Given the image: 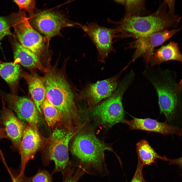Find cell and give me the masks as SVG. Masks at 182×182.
I'll use <instances>...</instances> for the list:
<instances>
[{
	"instance_id": "1",
	"label": "cell",
	"mask_w": 182,
	"mask_h": 182,
	"mask_svg": "<svg viewBox=\"0 0 182 182\" xmlns=\"http://www.w3.org/2000/svg\"><path fill=\"white\" fill-rule=\"evenodd\" d=\"M43 79L46 98L60 112L66 128L71 130L78 128L80 112L77 93L63 74L54 69L48 72Z\"/></svg>"
},
{
	"instance_id": "2",
	"label": "cell",
	"mask_w": 182,
	"mask_h": 182,
	"mask_svg": "<svg viewBox=\"0 0 182 182\" xmlns=\"http://www.w3.org/2000/svg\"><path fill=\"white\" fill-rule=\"evenodd\" d=\"M164 1L156 11L146 16L124 17L116 24L117 33H126L136 38L149 35L169 28L175 29L181 17L175 14V9L168 8Z\"/></svg>"
},
{
	"instance_id": "3",
	"label": "cell",
	"mask_w": 182,
	"mask_h": 182,
	"mask_svg": "<svg viewBox=\"0 0 182 182\" xmlns=\"http://www.w3.org/2000/svg\"><path fill=\"white\" fill-rule=\"evenodd\" d=\"M70 150L79 161V166L89 173L94 171L100 173L107 170L105 152L113 151L111 147L99 140L94 132L87 130L77 134Z\"/></svg>"
},
{
	"instance_id": "4",
	"label": "cell",
	"mask_w": 182,
	"mask_h": 182,
	"mask_svg": "<svg viewBox=\"0 0 182 182\" xmlns=\"http://www.w3.org/2000/svg\"><path fill=\"white\" fill-rule=\"evenodd\" d=\"M168 71H162L147 67L143 72L144 75L153 86L157 94L161 113L165 116L169 122L174 119L179 99L178 94L173 91L176 83Z\"/></svg>"
},
{
	"instance_id": "5",
	"label": "cell",
	"mask_w": 182,
	"mask_h": 182,
	"mask_svg": "<svg viewBox=\"0 0 182 182\" xmlns=\"http://www.w3.org/2000/svg\"><path fill=\"white\" fill-rule=\"evenodd\" d=\"M134 77V73L130 71L119 83L110 97L93 108L92 114L100 124L110 127L122 122L124 116L122 98Z\"/></svg>"
},
{
	"instance_id": "6",
	"label": "cell",
	"mask_w": 182,
	"mask_h": 182,
	"mask_svg": "<svg viewBox=\"0 0 182 182\" xmlns=\"http://www.w3.org/2000/svg\"><path fill=\"white\" fill-rule=\"evenodd\" d=\"M10 23L20 44L41 59L49 55V39L43 36L32 27L24 11L11 14Z\"/></svg>"
},
{
	"instance_id": "7",
	"label": "cell",
	"mask_w": 182,
	"mask_h": 182,
	"mask_svg": "<svg viewBox=\"0 0 182 182\" xmlns=\"http://www.w3.org/2000/svg\"><path fill=\"white\" fill-rule=\"evenodd\" d=\"M79 129L71 131L56 127L51 135L45 158L48 161H53L55 170L63 174L69 169V143Z\"/></svg>"
},
{
	"instance_id": "8",
	"label": "cell",
	"mask_w": 182,
	"mask_h": 182,
	"mask_svg": "<svg viewBox=\"0 0 182 182\" xmlns=\"http://www.w3.org/2000/svg\"><path fill=\"white\" fill-rule=\"evenodd\" d=\"M32 27L49 39L61 35V30L67 27L80 28L81 24L73 21L65 14L53 11H38L29 18Z\"/></svg>"
},
{
	"instance_id": "9",
	"label": "cell",
	"mask_w": 182,
	"mask_h": 182,
	"mask_svg": "<svg viewBox=\"0 0 182 182\" xmlns=\"http://www.w3.org/2000/svg\"><path fill=\"white\" fill-rule=\"evenodd\" d=\"M80 28L86 34L96 47L98 61L105 63L108 55L115 51L113 40L117 37L116 29L100 26L95 21L81 24Z\"/></svg>"
},
{
	"instance_id": "10",
	"label": "cell",
	"mask_w": 182,
	"mask_h": 182,
	"mask_svg": "<svg viewBox=\"0 0 182 182\" xmlns=\"http://www.w3.org/2000/svg\"><path fill=\"white\" fill-rule=\"evenodd\" d=\"M124 67L118 74L107 79L88 84L78 91V100H85L90 107H94L102 100L110 97L119 84V79Z\"/></svg>"
},
{
	"instance_id": "11",
	"label": "cell",
	"mask_w": 182,
	"mask_h": 182,
	"mask_svg": "<svg viewBox=\"0 0 182 182\" xmlns=\"http://www.w3.org/2000/svg\"><path fill=\"white\" fill-rule=\"evenodd\" d=\"M182 30V26L177 29H166L148 36L136 38L132 45V47L135 50L131 60L128 64L129 65L139 58L143 57L145 62L148 64L150 58L154 52V49L162 44Z\"/></svg>"
},
{
	"instance_id": "12",
	"label": "cell",
	"mask_w": 182,
	"mask_h": 182,
	"mask_svg": "<svg viewBox=\"0 0 182 182\" xmlns=\"http://www.w3.org/2000/svg\"><path fill=\"white\" fill-rule=\"evenodd\" d=\"M44 142L37 126L29 124L24 131L19 149L21 156V173H24L27 163L33 158Z\"/></svg>"
},
{
	"instance_id": "13",
	"label": "cell",
	"mask_w": 182,
	"mask_h": 182,
	"mask_svg": "<svg viewBox=\"0 0 182 182\" xmlns=\"http://www.w3.org/2000/svg\"><path fill=\"white\" fill-rule=\"evenodd\" d=\"M6 99L10 108L19 119L29 124L37 126L41 121L38 111L35 104L27 98L11 94Z\"/></svg>"
},
{
	"instance_id": "14",
	"label": "cell",
	"mask_w": 182,
	"mask_h": 182,
	"mask_svg": "<svg viewBox=\"0 0 182 182\" xmlns=\"http://www.w3.org/2000/svg\"><path fill=\"white\" fill-rule=\"evenodd\" d=\"M122 122L128 125L130 130L154 132L164 135L176 134L179 136L182 135V128L169 125L166 121L161 122L156 120L149 118L133 117L130 120L124 119Z\"/></svg>"
},
{
	"instance_id": "15",
	"label": "cell",
	"mask_w": 182,
	"mask_h": 182,
	"mask_svg": "<svg viewBox=\"0 0 182 182\" xmlns=\"http://www.w3.org/2000/svg\"><path fill=\"white\" fill-rule=\"evenodd\" d=\"M3 103L2 117L5 130L14 146L19 150L24 131L27 126Z\"/></svg>"
},
{
	"instance_id": "16",
	"label": "cell",
	"mask_w": 182,
	"mask_h": 182,
	"mask_svg": "<svg viewBox=\"0 0 182 182\" xmlns=\"http://www.w3.org/2000/svg\"><path fill=\"white\" fill-rule=\"evenodd\" d=\"M15 62L29 69H37L42 72L48 71L41 62V58L29 49L24 47L15 38L12 42Z\"/></svg>"
},
{
	"instance_id": "17",
	"label": "cell",
	"mask_w": 182,
	"mask_h": 182,
	"mask_svg": "<svg viewBox=\"0 0 182 182\" xmlns=\"http://www.w3.org/2000/svg\"><path fill=\"white\" fill-rule=\"evenodd\" d=\"M172 60L182 63V53L177 43L170 41L154 52L149 59L148 64L150 66L160 65L163 62Z\"/></svg>"
},
{
	"instance_id": "18",
	"label": "cell",
	"mask_w": 182,
	"mask_h": 182,
	"mask_svg": "<svg viewBox=\"0 0 182 182\" xmlns=\"http://www.w3.org/2000/svg\"><path fill=\"white\" fill-rule=\"evenodd\" d=\"M22 77L27 83L29 92L39 112L42 114V105L46 97L43 78L35 74L24 73Z\"/></svg>"
},
{
	"instance_id": "19",
	"label": "cell",
	"mask_w": 182,
	"mask_h": 182,
	"mask_svg": "<svg viewBox=\"0 0 182 182\" xmlns=\"http://www.w3.org/2000/svg\"><path fill=\"white\" fill-rule=\"evenodd\" d=\"M136 150L138 158L143 166L149 165L157 159L168 161L169 158L166 156H161L157 153L145 139L141 140L136 144Z\"/></svg>"
},
{
	"instance_id": "20",
	"label": "cell",
	"mask_w": 182,
	"mask_h": 182,
	"mask_svg": "<svg viewBox=\"0 0 182 182\" xmlns=\"http://www.w3.org/2000/svg\"><path fill=\"white\" fill-rule=\"evenodd\" d=\"M20 74V67L17 63L0 62V75L10 85H13L17 82Z\"/></svg>"
},
{
	"instance_id": "21",
	"label": "cell",
	"mask_w": 182,
	"mask_h": 182,
	"mask_svg": "<svg viewBox=\"0 0 182 182\" xmlns=\"http://www.w3.org/2000/svg\"><path fill=\"white\" fill-rule=\"evenodd\" d=\"M45 121L50 127L54 126L58 122L62 121V117L59 110L51 103L46 97L41 106Z\"/></svg>"
},
{
	"instance_id": "22",
	"label": "cell",
	"mask_w": 182,
	"mask_h": 182,
	"mask_svg": "<svg viewBox=\"0 0 182 182\" xmlns=\"http://www.w3.org/2000/svg\"><path fill=\"white\" fill-rule=\"evenodd\" d=\"M144 0H121L120 4L125 5V14L124 17L140 16L139 14L143 11Z\"/></svg>"
},
{
	"instance_id": "23",
	"label": "cell",
	"mask_w": 182,
	"mask_h": 182,
	"mask_svg": "<svg viewBox=\"0 0 182 182\" xmlns=\"http://www.w3.org/2000/svg\"><path fill=\"white\" fill-rule=\"evenodd\" d=\"M74 168L69 169L65 173L66 176L63 182H78L82 176L86 172L80 166L74 172Z\"/></svg>"
},
{
	"instance_id": "24",
	"label": "cell",
	"mask_w": 182,
	"mask_h": 182,
	"mask_svg": "<svg viewBox=\"0 0 182 182\" xmlns=\"http://www.w3.org/2000/svg\"><path fill=\"white\" fill-rule=\"evenodd\" d=\"M14 1L18 6L20 11L23 10L28 12L29 13V17L33 14L35 7V1L15 0Z\"/></svg>"
},
{
	"instance_id": "25",
	"label": "cell",
	"mask_w": 182,
	"mask_h": 182,
	"mask_svg": "<svg viewBox=\"0 0 182 182\" xmlns=\"http://www.w3.org/2000/svg\"><path fill=\"white\" fill-rule=\"evenodd\" d=\"M30 180V182H53L49 173L46 170H39Z\"/></svg>"
},
{
	"instance_id": "26",
	"label": "cell",
	"mask_w": 182,
	"mask_h": 182,
	"mask_svg": "<svg viewBox=\"0 0 182 182\" xmlns=\"http://www.w3.org/2000/svg\"><path fill=\"white\" fill-rule=\"evenodd\" d=\"M9 23L6 18L0 17V41L5 36H13L10 31Z\"/></svg>"
},
{
	"instance_id": "27",
	"label": "cell",
	"mask_w": 182,
	"mask_h": 182,
	"mask_svg": "<svg viewBox=\"0 0 182 182\" xmlns=\"http://www.w3.org/2000/svg\"><path fill=\"white\" fill-rule=\"evenodd\" d=\"M144 166L138 158V163L134 175L130 182H145L143 173Z\"/></svg>"
},
{
	"instance_id": "28",
	"label": "cell",
	"mask_w": 182,
	"mask_h": 182,
	"mask_svg": "<svg viewBox=\"0 0 182 182\" xmlns=\"http://www.w3.org/2000/svg\"><path fill=\"white\" fill-rule=\"evenodd\" d=\"M11 174L12 182H30V180L28 179L24 176V173L20 172L18 174H14L12 172Z\"/></svg>"
},
{
	"instance_id": "29",
	"label": "cell",
	"mask_w": 182,
	"mask_h": 182,
	"mask_svg": "<svg viewBox=\"0 0 182 182\" xmlns=\"http://www.w3.org/2000/svg\"><path fill=\"white\" fill-rule=\"evenodd\" d=\"M168 162L170 165H176L178 166L182 170V156L175 159H169Z\"/></svg>"
},
{
	"instance_id": "30",
	"label": "cell",
	"mask_w": 182,
	"mask_h": 182,
	"mask_svg": "<svg viewBox=\"0 0 182 182\" xmlns=\"http://www.w3.org/2000/svg\"><path fill=\"white\" fill-rule=\"evenodd\" d=\"M175 93L178 94L182 92V79L178 83L176 84L173 89Z\"/></svg>"
},
{
	"instance_id": "31",
	"label": "cell",
	"mask_w": 182,
	"mask_h": 182,
	"mask_svg": "<svg viewBox=\"0 0 182 182\" xmlns=\"http://www.w3.org/2000/svg\"><path fill=\"white\" fill-rule=\"evenodd\" d=\"M1 131H0V138L1 137Z\"/></svg>"
}]
</instances>
